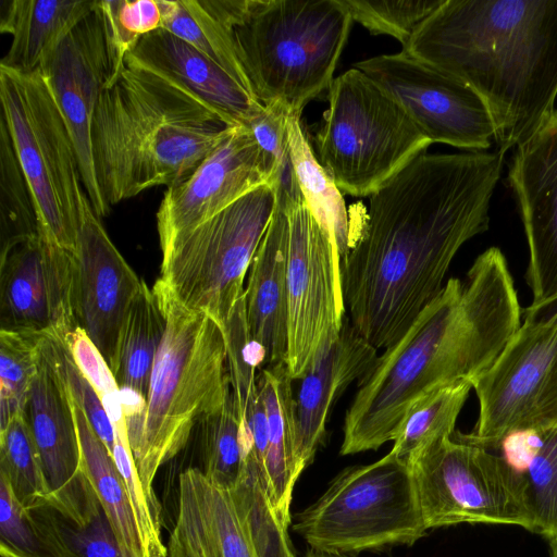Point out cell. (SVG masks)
Here are the masks:
<instances>
[{
	"label": "cell",
	"mask_w": 557,
	"mask_h": 557,
	"mask_svg": "<svg viewBox=\"0 0 557 557\" xmlns=\"http://www.w3.org/2000/svg\"><path fill=\"white\" fill-rule=\"evenodd\" d=\"M505 151L421 153L349 209L343 296L354 329L393 346L442 292L465 243L488 230Z\"/></svg>",
	"instance_id": "obj_1"
},
{
	"label": "cell",
	"mask_w": 557,
	"mask_h": 557,
	"mask_svg": "<svg viewBox=\"0 0 557 557\" xmlns=\"http://www.w3.org/2000/svg\"><path fill=\"white\" fill-rule=\"evenodd\" d=\"M521 324V307L498 247L476 257L466 280L450 277L407 332L357 382L344 419L341 455L393 442L403 419L426 396L472 382Z\"/></svg>",
	"instance_id": "obj_2"
},
{
	"label": "cell",
	"mask_w": 557,
	"mask_h": 557,
	"mask_svg": "<svg viewBox=\"0 0 557 557\" xmlns=\"http://www.w3.org/2000/svg\"><path fill=\"white\" fill-rule=\"evenodd\" d=\"M403 51L486 104L498 149L529 139L557 97V0H445Z\"/></svg>",
	"instance_id": "obj_3"
},
{
	"label": "cell",
	"mask_w": 557,
	"mask_h": 557,
	"mask_svg": "<svg viewBox=\"0 0 557 557\" xmlns=\"http://www.w3.org/2000/svg\"><path fill=\"white\" fill-rule=\"evenodd\" d=\"M232 127L184 88L125 62L102 89L92 123L95 173L104 201L111 208L181 182Z\"/></svg>",
	"instance_id": "obj_4"
},
{
	"label": "cell",
	"mask_w": 557,
	"mask_h": 557,
	"mask_svg": "<svg viewBox=\"0 0 557 557\" xmlns=\"http://www.w3.org/2000/svg\"><path fill=\"white\" fill-rule=\"evenodd\" d=\"M165 318L145 410L125 418L141 484L159 503L152 483L159 469L188 443L200 420L220 408L231 392L226 343L207 313L190 311L154 292Z\"/></svg>",
	"instance_id": "obj_5"
},
{
	"label": "cell",
	"mask_w": 557,
	"mask_h": 557,
	"mask_svg": "<svg viewBox=\"0 0 557 557\" xmlns=\"http://www.w3.org/2000/svg\"><path fill=\"white\" fill-rule=\"evenodd\" d=\"M352 22L341 0H246L233 36L257 99L301 116L334 81Z\"/></svg>",
	"instance_id": "obj_6"
},
{
	"label": "cell",
	"mask_w": 557,
	"mask_h": 557,
	"mask_svg": "<svg viewBox=\"0 0 557 557\" xmlns=\"http://www.w3.org/2000/svg\"><path fill=\"white\" fill-rule=\"evenodd\" d=\"M314 153L342 193L372 195L432 143L363 72L351 67L327 90Z\"/></svg>",
	"instance_id": "obj_7"
},
{
	"label": "cell",
	"mask_w": 557,
	"mask_h": 557,
	"mask_svg": "<svg viewBox=\"0 0 557 557\" xmlns=\"http://www.w3.org/2000/svg\"><path fill=\"white\" fill-rule=\"evenodd\" d=\"M275 205L274 186L263 185L176 236L161 250L152 289L207 313L223 329L245 293V276Z\"/></svg>",
	"instance_id": "obj_8"
},
{
	"label": "cell",
	"mask_w": 557,
	"mask_h": 557,
	"mask_svg": "<svg viewBox=\"0 0 557 557\" xmlns=\"http://www.w3.org/2000/svg\"><path fill=\"white\" fill-rule=\"evenodd\" d=\"M1 119L32 190L41 232L76 255L85 193L72 137L41 71L0 65Z\"/></svg>",
	"instance_id": "obj_9"
},
{
	"label": "cell",
	"mask_w": 557,
	"mask_h": 557,
	"mask_svg": "<svg viewBox=\"0 0 557 557\" xmlns=\"http://www.w3.org/2000/svg\"><path fill=\"white\" fill-rule=\"evenodd\" d=\"M292 528L313 550L338 555L411 546L428 531L412 470L391 453L338 473Z\"/></svg>",
	"instance_id": "obj_10"
},
{
	"label": "cell",
	"mask_w": 557,
	"mask_h": 557,
	"mask_svg": "<svg viewBox=\"0 0 557 557\" xmlns=\"http://www.w3.org/2000/svg\"><path fill=\"white\" fill-rule=\"evenodd\" d=\"M426 530L469 524L515 525L536 533L529 483L500 456L457 431L411 467Z\"/></svg>",
	"instance_id": "obj_11"
},
{
	"label": "cell",
	"mask_w": 557,
	"mask_h": 557,
	"mask_svg": "<svg viewBox=\"0 0 557 557\" xmlns=\"http://www.w3.org/2000/svg\"><path fill=\"white\" fill-rule=\"evenodd\" d=\"M479 414L458 436L498 449L510 433L557 428V305L524 320L492 366L472 382Z\"/></svg>",
	"instance_id": "obj_12"
},
{
	"label": "cell",
	"mask_w": 557,
	"mask_h": 557,
	"mask_svg": "<svg viewBox=\"0 0 557 557\" xmlns=\"http://www.w3.org/2000/svg\"><path fill=\"white\" fill-rule=\"evenodd\" d=\"M287 226V352L285 364L300 380L339 335L346 319L341 256L304 197L277 198Z\"/></svg>",
	"instance_id": "obj_13"
},
{
	"label": "cell",
	"mask_w": 557,
	"mask_h": 557,
	"mask_svg": "<svg viewBox=\"0 0 557 557\" xmlns=\"http://www.w3.org/2000/svg\"><path fill=\"white\" fill-rule=\"evenodd\" d=\"M433 144L465 151H487L495 140L491 113L482 98L465 83L405 51L357 62Z\"/></svg>",
	"instance_id": "obj_14"
},
{
	"label": "cell",
	"mask_w": 557,
	"mask_h": 557,
	"mask_svg": "<svg viewBox=\"0 0 557 557\" xmlns=\"http://www.w3.org/2000/svg\"><path fill=\"white\" fill-rule=\"evenodd\" d=\"M78 325L75 253L44 232L0 252V331L65 343Z\"/></svg>",
	"instance_id": "obj_15"
},
{
	"label": "cell",
	"mask_w": 557,
	"mask_h": 557,
	"mask_svg": "<svg viewBox=\"0 0 557 557\" xmlns=\"http://www.w3.org/2000/svg\"><path fill=\"white\" fill-rule=\"evenodd\" d=\"M61 341L44 337L25 417L34 436L51 505L78 524L101 506L82 467L73 396L60 352Z\"/></svg>",
	"instance_id": "obj_16"
},
{
	"label": "cell",
	"mask_w": 557,
	"mask_h": 557,
	"mask_svg": "<svg viewBox=\"0 0 557 557\" xmlns=\"http://www.w3.org/2000/svg\"><path fill=\"white\" fill-rule=\"evenodd\" d=\"M39 70L72 137L85 194L96 215L104 218L110 207L95 173L92 123L111 72L104 26L97 7L63 38Z\"/></svg>",
	"instance_id": "obj_17"
},
{
	"label": "cell",
	"mask_w": 557,
	"mask_h": 557,
	"mask_svg": "<svg viewBox=\"0 0 557 557\" xmlns=\"http://www.w3.org/2000/svg\"><path fill=\"white\" fill-rule=\"evenodd\" d=\"M276 183V166L250 128L238 125L186 178L168 187L157 213L161 250L176 236L223 211L263 185Z\"/></svg>",
	"instance_id": "obj_18"
},
{
	"label": "cell",
	"mask_w": 557,
	"mask_h": 557,
	"mask_svg": "<svg viewBox=\"0 0 557 557\" xmlns=\"http://www.w3.org/2000/svg\"><path fill=\"white\" fill-rule=\"evenodd\" d=\"M508 183L528 244L525 272L532 302L524 314L557 305V110L512 153Z\"/></svg>",
	"instance_id": "obj_19"
},
{
	"label": "cell",
	"mask_w": 557,
	"mask_h": 557,
	"mask_svg": "<svg viewBox=\"0 0 557 557\" xmlns=\"http://www.w3.org/2000/svg\"><path fill=\"white\" fill-rule=\"evenodd\" d=\"M78 323L113 367L120 333L144 280L110 239L85 196L79 218Z\"/></svg>",
	"instance_id": "obj_20"
},
{
	"label": "cell",
	"mask_w": 557,
	"mask_h": 557,
	"mask_svg": "<svg viewBox=\"0 0 557 557\" xmlns=\"http://www.w3.org/2000/svg\"><path fill=\"white\" fill-rule=\"evenodd\" d=\"M125 62L184 88L231 127L246 126L264 110L253 92L191 45L163 28L144 35L127 53Z\"/></svg>",
	"instance_id": "obj_21"
},
{
	"label": "cell",
	"mask_w": 557,
	"mask_h": 557,
	"mask_svg": "<svg viewBox=\"0 0 557 557\" xmlns=\"http://www.w3.org/2000/svg\"><path fill=\"white\" fill-rule=\"evenodd\" d=\"M166 557H256L231 490L209 480L199 468L180 474Z\"/></svg>",
	"instance_id": "obj_22"
},
{
	"label": "cell",
	"mask_w": 557,
	"mask_h": 557,
	"mask_svg": "<svg viewBox=\"0 0 557 557\" xmlns=\"http://www.w3.org/2000/svg\"><path fill=\"white\" fill-rule=\"evenodd\" d=\"M377 350L351 325L348 317L338 337L312 362L300 379L295 397L296 458L304 470L324 442L326 423L335 403L375 363Z\"/></svg>",
	"instance_id": "obj_23"
},
{
	"label": "cell",
	"mask_w": 557,
	"mask_h": 557,
	"mask_svg": "<svg viewBox=\"0 0 557 557\" xmlns=\"http://www.w3.org/2000/svg\"><path fill=\"white\" fill-rule=\"evenodd\" d=\"M287 226L276 203L253 256L245 288L249 333L264 350L267 366L285 363L287 352Z\"/></svg>",
	"instance_id": "obj_24"
},
{
	"label": "cell",
	"mask_w": 557,
	"mask_h": 557,
	"mask_svg": "<svg viewBox=\"0 0 557 557\" xmlns=\"http://www.w3.org/2000/svg\"><path fill=\"white\" fill-rule=\"evenodd\" d=\"M292 381L285 363L262 368L257 379L268 424L264 490L277 519L287 529L294 486L302 472L296 458L297 417Z\"/></svg>",
	"instance_id": "obj_25"
},
{
	"label": "cell",
	"mask_w": 557,
	"mask_h": 557,
	"mask_svg": "<svg viewBox=\"0 0 557 557\" xmlns=\"http://www.w3.org/2000/svg\"><path fill=\"white\" fill-rule=\"evenodd\" d=\"M88 0H2L0 30L12 42L0 65L34 72L63 38L97 7Z\"/></svg>",
	"instance_id": "obj_26"
},
{
	"label": "cell",
	"mask_w": 557,
	"mask_h": 557,
	"mask_svg": "<svg viewBox=\"0 0 557 557\" xmlns=\"http://www.w3.org/2000/svg\"><path fill=\"white\" fill-rule=\"evenodd\" d=\"M158 3L161 28L191 45L253 92L233 36L240 0H158Z\"/></svg>",
	"instance_id": "obj_27"
},
{
	"label": "cell",
	"mask_w": 557,
	"mask_h": 557,
	"mask_svg": "<svg viewBox=\"0 0 557 557\" xmlns=\"http://www.w3.org/2000/svg\"><path fill=\"white\" fill-rule=\"evenodd\" d=\"M82 467L125 557H147L126 484L107 446L73 398Z\"/></svg>",
	"instance_id": "obj_28"
},
{
	"label": "cell",
	"mask_w": 557,
	"mask_h": 557,
	"mask_svg": "<svg viewBox=\"0 0 557 557\" xmlns=\"http://www.w3.org/2000/svg\"><path fill=\"white\" fill-rule=\"evenodd\" d=\"M164 331V314L152 289L144 281L123 323L111 368L119 387L134 388L147 397Z\"/></svg>",
	"instance_id": "obj_29"
},
{
	"label": "cell",
	"mask_w": 557,
	"mask_h": 557,
	"mask_svg": "<svg viewBox=\"0 0 557 557\" xmlns=\"http://www.w3.org/2000/svg\"><path fill=\"white\" fill-rule=\"evenodd\" d=\"M287 133L295 175L310 211L329 233L341 260L348 250L350 218L343 193L319 163L307 139L300 116L287 115Z\"/></svg>",
	"instance_id": "obj_30"
},
{
	"label": "cell",
	"mask_w": 557,
	"mask_h": 557,
	"mask_svg": "<svg viewBox=\"0 0 557 557\" xmlns=\"http://www.w3.org/2000/svg\"><path fill=\"white\" fill-rule=\"evenodd\" d=\"M471 389L470 382L457 383L416 404L403 419L389 453L411 468L426 451L453 435Z\"/></svg>",
	"instance_id": "obj_31"
},
{
	"label": "cell",
	"mask_w": 557,
	"mask_h": 557,
	"mask_svg": "<svg viewBox=\"0 0 557 557\" xmlns=\"http://www.w3.org/2000/svg\"><path fill=\"white\" fill-rule=\"evenodd\" d=\"M27 510L55 557H125L102 506L83 525L47 500Z\"/></svg>",
	"instance_id": "obj_32"
},
{
	"label": "cell",
	"mask_w": 557,
	"mask_h": 557,
	"mask_svg": "<svg viewBox=\"0 0 557 557\" xmlns=\"http://www.w3.org/2000/svg\"><path fill=\"white\" fill-rule=\"evenodd\" d=\"M231 493L256 557H297L287 528L271 506L261 470L251 453Z\"/></svg>",
	"instance_id": "obj_33"
},
{
	"label": "cell",
	"mask_w": 557,
	"mask_h": 557,
	"mask_svg": "<svg viewBox=\"0 0 557 557\" xmlns=\"http://www.w3.org/2000/svg\"><path fill=\"white\" fill-rule=\"evenodd\" d=\"M199 451L202 473L215 484L232 490L247 458L240 420L232 389L224 404L200 420Z\"/></svg>",
	"instance_id": "obj_34"
},
{
	"label": "cell",
	"mask_w": 557,
	"mask_h": 557,
	"mask_svg": "<svg viewBox=\"0 0 557 557\" xmlns=\"http://www.w3.org/2000/svg\"><path fill=\"white\" fill-rule=\"evenodd\" d=\"M40 234L32 190L0 117V252Z\"/></svg>",
	"instance_id": "obj_35"
},
{
	"label": "cell",
	"mask_w": 557,
	"mask_h": 557,
	"mask_svg": "<svg viewBox=\"0 0 557 557\" xmlns=\"http://www.w3.org/2000/svg\"><path fill=\"white\" fill-rule=\"evenodd\" d=\"M0 474L26 508L49 500L41 459L25 413L14 416L0 431Z\"/></svg>",
	"instance_id": "obj_36"
},
{
	"label": "cell",
	"mask_w": 557,
	"mask_h": 557,
	"mask_svg": "<svg viewBox=\"0 0 557 557\" xmlns=\"http://www.w3.org/2000/svg\"><path fill=\"white\" fill-rule=\"evenodd\" d=\"M44 337L0 331V431L14 416L25 413Z\"/></svg>",
	"instance_id": "obj_37"
},
{
	"label": "cell",
	"mask_w": 557,
	"mask_h": 557,
	"mask_svg": "<svg viewBox=\"0 0 557 557\" xmlns=\"http://www.w3.org/2000/svg\"><path fill=\"white\" fill-rule=\"evenodd\" d=\"M227 351V369L233 397L240 423L247 424V414L259 397L257 370L267 367L263 348L252 339L246 319L245 293L234 313L222 329Z\"/></svg>",
	"instance_id": "obj_38"
},
{
	"label": "cell",
	"mask_w": 557,
	"mask_h": 557,
	"mask_svg": "<svg viewBox=\"0 0 557 557\" xmlns=\"http://www.w3.org/2000/svg\"><path fill=\"white\" fill-rule=\"evenodd\" d=\"M104 26L110 60V79L125 64V57L146 34L161 28V10L158 0L98 1Z\"/></svg>",
	"instance_id": "obj_39"
},
{
	"label": "cell",
	"mask_w": 557,
	"mask_h": 557,
	"mask_svg": "<svg viewBox=\"0 0 557 557\" xmlns=\"http://www.w3.org/2000/svg\"><path fill=\"white\" fill-rule=\"evenodd\" d=\"M445 0H341L354 22L374 35H388L407 46L419 25Z\"/></svg>",
	"instance_id": "obj_40"
},
{
	"label": "cell",
	"mask_w": 557,
	"mask_h": 557,
	"mask_svg": "<svg viewBox=\"0 0 557 557\" xmlns=\"http://www.w3.org/2000/svg\"><path fill=\"white\" fill-rule=\"evenodd\" d=\"M529 483L536 533L557 536V428L543 431V443L523 471Z\"/></svg>",
	"instance_id": "obj_41"
},
{
	"label": "cell",
	"mask_w": 557,
	"mask_h": 557,
	"mask_svg": "<svg viewBox=\"0 0 557 557\" xmlns=\"http://www.w3.org/2000/svg\"><path fill=\"white\" fill-rule=\"evenodd\" d=\"M288 114L289 112L280 104H265L264 110L246 126L276 166V197L298 199L302 194L292 161L287 133Z\"/></svg>",
	"instance_id": "obj_42"
},
{
	"label": "cell",
	"mask_w": 557,
	"mask_h": 557,
	"mask_svg": "<svg viewBox=\"0 0 557 557\" xmlns=\"http://www.w3.org/2000/svg\"><path fill=\"white\" fill-rule=\"evenodd\" d=\"M0 556L55 557L40 539L25 506L0 474Z\"/></svg>",
	"instance_id": "obj_43"
},
{
	"label": "cell",
	"mask_w": 557,
	"mask_h": 557,
	"mask_svg": "<svg viewBox=\"0 0 557 557\" xmlns=\"http://www.w3.org/2000/svg\"><path fill=\"white\" fill-rule=\"evenodd\" d=\"M65 376L76 404L86 414L96 434L112 456L115 444V431L97 392L75 364L66 343L60 346Z\"/></svg>",
	"instance_id": "obj_44"
},
{
	"label": "cell",
	"mask_w": 557,
	"mask_h": 557,
	"mask_svg": "<svg viewBox=\"0 0 557 557\" xmlns=\"http://www.w3.org/2000/svg\"><path fill=\"white\" fill-rule=\"evenodd\" d=\"M69 351L99 398L119 392V385L100 350L79 325L66 339Z\"/></svg>",
	"instance_id": "obj_45"
},
{
	"label": "cell",
	"mask_w": 557,
	"mask_h": 557,
	"mask_svg": "<svg viewBox=\"0 0 557 557\" xmlns=\"http://www.w3.org/2000/svg\"><path fill=\"white\" fill-rule=\"evenodd\" d=\"M543 443V431L523 430L508 434L498 449L502 457L516 471L523 473L532 457Z\"/></svg>",
	"instance_id": "obj_46"
},
{
	"label": "cell",
	"mask_w": 557,
	"mask_h": 557,
	"mask_svg": "<svg viewBox=\"0 0 557 557\" xmlns=\"http://www.w3.org/2000/svg\"><path fill=\"white\" fill-rule=\"evenodd\" d=\"M124 417H133L141 413L146 408V398L131 387H119Z\"/></svg>",
	"instance_id": "obj_47"
},
{
	"label": "cell",
	"mask_w": 557,
	"mask_h": 557,
	"mask_svg": "<svg viewBox=\"0 0 557 557\" xmlns=\"http://www.w3.org/2000/svg\"><path fill=\"white\" fill-rule=\"evenodd\" d=\"M306 557H345L344 555H338V554H329V553H323V552H318V550H311L307 554Z\"/></svg>",
	"instance_id": "obj_48"
},
{
	"label": "cell",
	"mask_w": 557,
	"mask_h": 557,
	"mask_svg": "<svg viewBox=\"0 0 557 557\" xmlns=\"http://www.w3.org/2000/svg\"><path fill=\"white\" fill-rule=\"evenodd\" d=\"M549 543V557H557V536L548 540Z\"/></svg>",
	"instance_id": "obj_49"
},
{
	"label": "cell",
	"mask_w": 557,
	"mask_h": 557,
	"mask_svg": "<svg viewBox=\"0 0 557 557\" xmlns=\"http://www.w3.org/2000/svg\"><path fill=\"white\" fill-rule=\"evenodd\" d=\"M2 557V556H1Z\"/></svg>",
	"instance_id": "obj_50"
}]
</instances>
